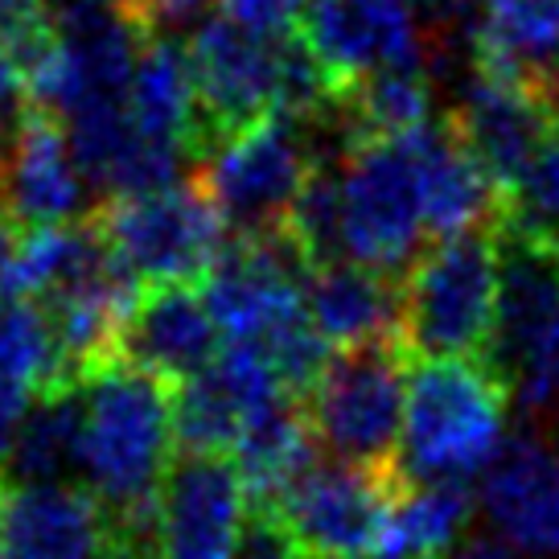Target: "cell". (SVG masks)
Listing matches in <instances>:
<instances>
[{
    "mask_svg": "<svg viewBox=\"0 0 559 559\" xmlns=\"http://www.w3.org/2000/svg\"><path fill=\"white\" fill-rule=\"evenodd\" d=\"M87 186L67 123L25 104L0 157V214L25 230L67 227L87 206Z\"/></svg>",
    "mask_w": 559,
    "mask_h": 559,
    "instance_id": "cell-17",
    "label": "cell"
},
{
    "mask_svg": "<svg viewBox=\"0 0 559 559\" xmlns=\"http://www.w3.org/2000/svg\"><path fill=\"white\" fill-rule=\"evenodd\" d=\"M284 403H293V386L280 379V370L263 354L223 346L202 374L177 383V444L186 453L230 456L247 428H255Z\"/></svg>",
    "mask_w": 559,
    "mask_h": 559,
    "instance_id": "cell-13",
    "label": "cell"
},
{
    "mask_svg": "<svg viewBox=\"0 0 559 559\" xmlns=\"http://www.w3.org/2000/svg\"><path fill=\"white\" fill-rule=\"evenodd\" d=\"M407 367L395 346L342 349L309 386V428L337 461L391 465L400 453Z\"/></svg>",
    "mask_w": 559,
    "mask_h": 559,
    "instance_id": "cell-10",
    "label": "cell"
},
{
    "mask_svg": "<svg viewBox=\"0 0 559 559\" xmlns=\"http://www.w3.org/2000/svg\"><path fill=\"white\" fill-rule=\"evenodd\" d=\"M507 218L559 243V123L547 132L535 160L507 193Z\"/></svg>",
    "mask_w": 559,
    "mask_h": 559,
    "instance_id": "cell-30",
    "label": "cell"
},
{
    "mask_svg": "<svg viewBox=\"0 0 559 559\" xmlns=\"http://www.w3.org/2000/svg\"><path fill=\"white\" fill-rule=\"evenodd\" d=\"M0 559H9V556H4V547H0Z\"/></svg>",
    "mask_w": 559,
    "mask_h": 559,
    "instance_id": "cell-39",
    "label": "cell"
},
{
    "mask_svg": "<svg viewBox=\"0 0 559 559\" xmlns=\"http://www.w3.org/2000/svg\"><path fill=\"white\" fill-rule=\"evenodd\" d=\"M280 235L297 247L300 260L309 267L342 260V181H337V165H325V160L317 165Z\"/></svg>",
    "mask_w": 559,
    "mask_h": 559,
    "instance_id": "cell-29",
    "label": "cell"
},
{
    "mask_svg": "<svg viewBox=\"0 0 559 559\" xmlns=\"http://www.w3.org/2000/svg\"><path fill=\"white\" fill-rule=\"evenodd\" d=\"M95 227L111 255L140 284H193L206 280L227 251V223L202 186H160V190L107 198Z\"/></svg>",
    "mask_w": 559,
    "mask_h": 559,
    "instance_id": "cell-8",
    "label": "cell"
},
{
    "mask_svg": "<svg viewBox=\"0 0 559 559\" xmlns=\"http://www.w3.org/2000/svg\"><path fill=\"white\" fill-rule=\"evenodd\" d=\"M132 128L148 144L198 160V95L190 53L174 37H148L128 87Z\"/></svg>",
    "mask_w": 559,
    "mask_h": 559,
    "instance_id": "cell-23",
    "label": "cell"
},
{
    "mask_svg": "<svg viewBox=\"0 0 559 559\" xmlns=\"http://www.w3.org/2000/svg\"><path fill=\"white\" fill-rule=\"evenodd\" d=\"M0 379L29 395L74 386V370L41 300L0 297Z\"/></svg>",
    "mask_w": 559,
    "mask_h": 559,
    "instance_id": "cell-25",
    "label": "cell"
},
{
    "mask_svg": "<svg viewBox=\"0 0 559 559\" xmlns=\"http://www.w3.org/2000/svg\"><path fill=\"white\" fill-rule=\"evenodd\" d=\"M473 493L453 481H403L379 559H453L473 523Z\"/></svg>",
    "mask_w": 559,
    "mask_h": 559,
    "instance_id": "cell-24",
    "label": "cell"
},
{
    "mask_svg": "<svg viewBox=\"0 0 559 559\" xmlns=\"http://www.w3.org/2000/svg\"><path fill=\"white\" fill-rule=\"evenodd\" d=\"M223 333L206 297L190 284H157L140 297L120 342V362L160 383H186L218 358Z\"/></svg>",
    "mask_w": 559,
    "mask_h": 559,
    "instance_id": "cell-19",
    "label": "cell"
},
{
    "mask_svg": "<svg viewBox=\"0 0 559 559\" xmlns=\"http://www.w3.org/2000/svg\"><path fill=\"white\" fill-rule=\"evenodd\" d=\"M34 400L37 395H29V391H21V386L0 379V469H4L9 456H13L17 432H21V424H25V416H29Z\"/></svg>",
    "mask_w": 559,
    "mask_h": 559,
    "instance_id": "cell-34",
    "label": "cell"
},
{
    "mask_svg": "<svg viewBox=\"0 0 559 559\" xmlns=\"http://www.w3.org/2000/svg\"><path fill=\"white\" fill-rule=\"evenodd\" d=\"M104 251V235L95 223H67V227H34L13 247V260L0 280V297L50 300L62 284L79 276Z\"/></svg>",
    "mask_w": 559,
    "mask_h": 559,
    "instance_id": "cell-28",
    "label": "cell"
},
{
    "mask_svg": "<svg viewBox=\"0 0 559 559\" xmlns=\"http://www.w3.org/2000/svg\"><path fill=\"white\" fill-rule=\"evenodd\" d=\"M498 255L502 288L489 367L519 407L543 412L559 400V243L502 218Z\"/></svg>",
    "mask_w": 559,
    "mask_h": 559,
    "instance_id": "cell-4",
    "label": "cell"
},
{
    "mask_svg": "<svg viewBox=\"0 0 559 559\" xmlns=\"http://www.w3.org/2000/svg\"><path fill=\"white\" fill-rule=\"evenodd\" d=\"M305 267L284 235H235L202 284L223 346L263 354L293 391H309L330 362V346L309 317Z\"/></svg>",
    "mask_w": 559,
    "mask_h": 559,
    "instance_id": "cell-2",
    "label": "cell"
},
{
    "mask_svg": "<svg viewBox=\"0 0 559 559\" xmlns=\"http://www.w3.org/2000/svg\"><path fill=\"white\" fill-rule=\"evenodd\" d=\"M419 181H424V210L428 235L456 239L473 230H498L507 218V190L481 169V160L461 144L449 120H432L416 128Z\"/></svg>",
    "mask_w": 559,
    "mask_h": 559,
    "instance_id": "cell-20",
    "label": "cell"
},
{
    "mask_svg": "<svg viewBox=\"0 0 559 559\" xmlns=\"http://www.w3.org/2000/svg\"><path fill=\"white\" fill-rule=\"evenodd\" d=\"M556 107H559V91H556Z\"/></svg>",
    "mask_w": 559,
    "mask_h": 559,
    "instance_id": "cell-40",
    "label": "cell"
},
{
    "mask_svg": "<svg viewBox=\"0 0 559 559\" xmlns=\"http://www.w3.org/2000/svg\"><path fill=\"white\" fill-rule=\"evenodd\" d=\"M0 547L9 559H111V510L83 481L0 477Z\"/></svg>",
    "mask_w": 559,
    "mask_h": 559,
    "instance_id": "cell-16",
    "label": "cell"
},
{
    "mask_svg": "<svg viewBox=\"0 0 559 559\" xmlns=\"http://www.w3.org/2000/svg\"><path fill=\"white\" fill-rule=\"evenodd\" d=\"M13 247H17V235H13V223L0 214V280H4V267L13 260Z\"/></svg>",
    "mask_w": 559,
    "mask_h": 559,
    "instance_id": "cell-37",
    "label": "cell"
},
{
    "mask_svg": "<svg viewBox=\"0 0 559 559\" xmlns=\"http://www.w3.org/2000/svg\"><path fill=\"white\" fill-rule=\"evenodd\" d=\"M251 502L230 456L186 453L165 477L132 551L148 559H235L251 531Z\"/></svg>",
    "mask_w": 559,
    "mask_h": 559,
    "instance_id": "cell-11",
    "label": "cell"
},
{
    "mask_svg": "<svg viewBox=\"0 0 559 559\" xmlns=\"http://www.w3.org/2000/svg\"><path fill=\"white\" fill-rule=\"evenodd\" d=\"M313 428L297 403H284L272 416H263L255 428H247L243 440L230 449V461L243 477L247 493L255 502H276L300 473L313 465Z\"/></svg>",
    "mask_w": 559,
    "mask_h": 559,
    "instance_id": "cell-27",
    "label": "cell"
},
{
    "mask_svg": "<svg viewBox=\"0 0 559 559\" xmlns=\"http://www.w3.org/2000/svg\"><path fill=\"white\" fill-rule=\"evenodd\" d=\"M453 559H526V556H523V551H514L510 543H502V539H493V535H489V539H469Z\"/></svg>",
    "mask_w": 559,
    "mask_h": 559,
    "instance_id": "cell-36",
    "label": "cell"
},
{
    "mask_svg": "<svg viewBox=\"0 0 559 559\" xmlns=\"http://www.w3.org/2000/svg\"><path fill=\"white\" fill-rule=\"evenodd\" d=\"M79 444H83L79 383L50 391V395H37L0 477H13V481H70V477H79Z\"/></svg>",
    "mask_w": 559,
    "mask_h": 559,
    "instance_id": "cell-26",
    "label": "cell"
},
{
    "mask_svg": "<svg viewBox=\"0 0 559 559\" xmlns=\"http://www.w3.org/2000/svg\"><path fill=\"white\" fill-rule=\"evenodd\" d=\"M556 116V99L543 87L469 62L449 123L461 144L481 160V169L510 193L514 181L526 174V165L535 160L547 132L559 123Z\"/></svg>",
    "mask_w": 559,
    "mask_h": 559,
    "instance_id": "cell-14",
    "label": "cell"
},
{
    "mask_svg": "<svg viewBox=\"0 0 559 559\" xmlns=\"http://www.w3.org/2000/svg\"><path fill=\"white\" fill-rule=\"evenodd\" d=\"M321 165L313 128L293 116H267L198 157V186L235 235H280Z\"/></svg>",
    "mask_w": 559,
    "mask_h": 559,
    "instance_id": "cell-7",
    "label": "cell"
},
{
    "mask_svg": "<svg viewBox=\"0 0 559 559\" xmlns=\"http://www.w3.org/2000/svg\"><path fill=\"white\" fill-rule=\"evenodd\" d=\"M79 481L111 510L120 547H132L174 469V395L132 362H107L79 379Z\"/></svg>",
    "mask_w": 559,
    "mask_h": 559,
    "instance_id": "cell-1",
    "label": "cell"
},
{
    "mask_svg": "<svg viewBox=\"0 0 559 559\" xmlns=\"http://www.w3.org/2000/svg\"><path fill=\"white\" fill-rule=\"evenodd\" d=\"M210 0H123L128 17L136 21L148 37H165L174 29H186L206 13Z\"/></svg>",
    "mask_w": 559,
    "mask_h": 559,
    "instance_id": "cell-33",
    "label": "cell"
},
{
    "mask_svg": "<svg viewBox=\"0 0 559 559\" xmlns=\"http://www.w3.org/2000/svg\"><path fill=\"white\" fill-rule=\"evenodd\" d=\"M235 559H300V556L293 551V543L284 539L276 526L263 523V526H251V531H247V539Z\"/></svg>",
    "mask_w": 559,
    "mask_h": 559,
    "instance_id": "cell-35",
    "label": "cell"
},
{
    "mask_svg": "<svg viewBox=\"0 0 559 559\" xmlns=\"http://www.w3.org/2000/svg\"><path fill=\"white\" fill-rule=\"evenodd\" d=\"M186 53L198 95V157L210 144L280 116V41L214 17L193 29Z\"/></svg>",
    "mask_w": 559,
    "mask_h": 559,
    "instance_id": "cell-12",
    "label": "cell"
},
{
    "mask_svg": "<svg viewBox=\"0 0 559 559\" xmlns=\"http://www.w3.org/2000/svg\"><path fill=\"white\" fill-rule=\"evenodd\" d=\"M400 493V473L391 465L313 461L293 486L272 502V519L300 559H379Z\"/></svg>",
    "mask_w": 559,
    "mask_h": 559,
    "instance_id": "cell-9",
    "label": "cell"
},
{
    "mask_svg": "<svg viewBox=\"0 0 559 559\" xmlns=\"http://www.w3.org/2000/svg\"><path fill=\"white\" fill-rule=\"evenodd\" d=\"M111 559H148V556H144V551H123V547H116Z\"/></svg>",
    "mask_w": 559,
    "mask_h": 559,
    "instance_id": "cell-38",
    "label": "cell"
},
{
    "mask_svg": "<svg viewBox=\"0 0 559 559\" xmlns=\"http://www.w3.org/2000/svg\"><path fill=\"white\" fill-rule=\"evenodd\" d=\"M489 535L526 559H559V453L531 437H510L477 486Z\"/></svg>",
    "mask_w": 559,
    "mask_h": 559,
    "instance_id": "cell-18",
    "label": "cell"
},
{
    "mask_svg": "<svg viewBox=\"0 0 559 559\" xmlns=\"http://www.w3.org/2000/svg\"><path fill=\"white\" fill-rule=\"evenodd\" d=\"M498 230L437 239L403 280V342L419 358H477L498 321Z\"/></svg>",
    "mask_w": 559,
    "mask_h": 559,
    "instance_id": "cell-5",
    "label": "cell"
},
{
    "mask_svg": "<svg viewBox=\"0 0 559 559\" xmlns=\"http://www.w3.org/2000/svg\"><path fill=\"white\" fill-rule=\"evenodd\" d=\"M342 181V260L395 276L419 260L428 210L419 181L416 132L349 144L337 160Z\"/></svg>",
    "mask_w": 559,
    "mask_h": 559,
    "instance_id": "cell-6",
    "label": "cell"
},
{
    "mask_svg": "<svg viewBox=\"0 0 559 559\" xmlns=\"http://www.w3.org/2000/svg\"><path fill=\"white\" fill-rule=\"evenodd\" d=\"M53 37L50 0H0V58L13 62L25 83V67Z\"/></svg>",
    "mask_w": 559,
    "mask_h": 559,
    "instance_id": "cell-31",
    "label": "cell"
},
{
    "mask_svg": "<svg viewBox=\"0 0 559 559\" xmlns=\"http://www.w3.org/2000/svg\"><path fill=\"white\" fill-rule=\"evenodd\" d=\"M510 391L477 358H419L407 367V403L395 473L403 481H481L510 444Z\"/></svg>",
    "mask_w": 559,
    "mask_h": 559,
    "instance_id": "cell-3",
    "label": "cell"
},
{
    "mask_svg": "<svg viewBox=\"0 0 559 559\" xmlns=\"http://www.w3.org/2000/svg\"><path fill=\"white\" fill-rule=\"evenodd\" d=\"M309 0H218V13L239 25L247 34L267 37V41H284L293 37V29H300Z\"/></svg>",
    "mask_w": 559,
    "mask_h": 559,
    "instance_id": "cell-32",
    "label": "cell"
},
{
    "mask_svg": "<svg viewBox=\"0 0 559 559\" xmlns=\"http://www.w3.org/2000/svg\"><path fill=\"white\" fill-rule=\"evenodd\" d=\"M309 317L330 349L391 346L403 321V293L386 272L333 260L309 272Z\"/></svg>",
    "mask_w": 559,
    "mask_h": 559,
    "instance_id": "cell-21",
    "label": "cell"
},
{
    "mask_svg": "<svg viewBox=\"0 0 559 559\" xmlns=\"http://www.w3.org/2000/svg\"><path fill=\"white\" fill-rule=\"evenodd\" d=\"M473 62L559 91V0H481Z\"/></svg>",
    "mask_w": 559,
    "mask_h": 559,
    "instance_id": "cell-22",
    "label": "cell"
},
{
    "mask_svg": "<svg viewBox=\"0 0 559 559\" xmlns=\"http://www.w3.org/2000/svg\"><path fill=\"white\" fill-rule=\"evenodd\" d=\"M297 34L330 74L333 99L367 74L424 62V21L412 0H309Z\"/></svg>",
    "mask_w": 559,
    "mask_h": 559,
    "instance_id": "cell-15",
    "label": "cell"
},
{
    "mask_svg": "<svg viewBox=\"0 0 559 559\" xmlns=\"http://www.w3.org/2000/svg\"><path fill=\"white\" fill-rule=\"evenodd\" d=\"M120 4H123V0H120Z\"/></svg>",
    "mask_w": 559,
    "mask_h": 559,
    "instance_id": "cell-41",
    "label": "cell"
}]
</instances>
